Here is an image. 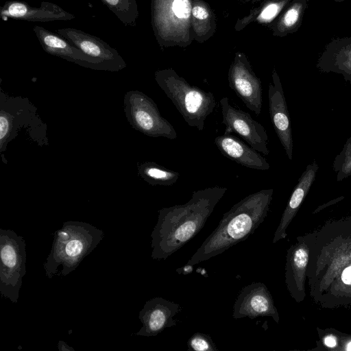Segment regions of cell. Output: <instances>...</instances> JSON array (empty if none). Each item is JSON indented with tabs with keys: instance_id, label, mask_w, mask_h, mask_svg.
Instances as JSON below:
<instances>
[{
	"instance_id": "obj_5",
	"label": "cell",
	"mask_w": 351,
	"mask_h": 351,
	"mask_svg": "<svg viewBox=\"0 0 351 351\" xmlns=\"http://www.w3.org/2000/svg\"><path fill=\"white\" fill-rule=\"evenodd\" d=\"M0 292L3 297L17 302L26 273L25 242L13 230H0Z\"/></svg>"
},
{
	"instance_id": "obj_28",
	"label": "cell",
	"mask_w": 351,
	"mask_h": 351,
	"mask_svg": "<svg viewBox=\"0 0 351 351\" xmlns=\"http://www.w3.org/2000/svg\"><path fill=\"white\" fill-rule=\"evenodd\" d=\"M324 343L328 347L333 348L336 346V339L331 335L326 336L324 338Z\"/></svg>"
},
{
	"instance_id": "obj_2",
	"label": "cell",
	"mask_w": 351,
	"mask_h": 351,
	"mask_svg": "<svg viewBox=\"0 0 351 351\" xmlns=\"http://www.w3.org/2000/svg\"><path fill=\"white\" fill-rule=\"evenodd\" d=\"M273 193L272 189H262L233 205L187 263L194 265L207 261L248 238L265 221Z\"/></svg>"
},
{
	"instance_id": "obj_4",
	"label": "cell",
	"mask_w": 351,
	"mask_h": 351,
	"mask_svg": "<svg viewBox=\"0 0 351 351\" xmlns=\"http://www.w3.org/2000/svg\"><path fill=\"white\" fill-rule=\"evenodd\" d=\"M156 81L186 123L202 131L216 105L213 94L189 84L172 70L156 73Z\"/></svg>"
},
{
	"instance_id": "obj_11",
	"label": "cell",
	"mask_w": 351,
	"mask_h": 351,
	"mask_svg": "<svg viewBox=\"0 0 351 351\" xmlns=\"http://www.w3.org/2000/svg\"><path fill=\"white\" fill-rule=\"evenodd\" d=\"M268 89L269 110L274 130L289 160L293 158V137L287 105L278 75H272Z\"/></svg>"
},
{
	"instance_id": "obj_15",
	"label": "cell",
	"mask_w": 351,
	"mask_h": 351,
	"mask_svg": "<svg viewBox=\"0 0 351 351\" xmlns=\"http://www.w3.org/2000/svg\"><path fill=\"white\" fill-rule=\"evenodd\" d=\"M215 143L223 155L243 167L262 171L270 167L260 152L232 134L224 133L217 136Z\"/></svg>"
},
{
	"instance_id": "obj_12",
	"label": "cell",
	"mask_w": 351,
	"mask_h": 351,
	"mask_svg": "<svg viewBox=\"0 0 351 351\" xmlns=\"http://www.w3.org/2000/svg\"><path fill=\"white\" fill-rule=\"evenodd\" d=\"M180 311L181 306L177 303L161 297L152 298L139 313L138 318L143 326L136 335L156 336L167 328L176 326L178 320L173 318Z\"/></svg>"
},
{
	"instance_id": "obj_31",
	"label": "cell",
	"mask_w": 351,
	"mask_h": 351,
	"mask_svg": "<svg viewBox=\"0 0 351 351\" xmlns=\"http://www.w3.org/2000/svg\"><path fill=\"white\" fill-rule=\"evenodd\" d=\"M338 1H343V0H338Z\"/></svg>"
},
{
	"instance_id": "obj_16",
	"label": "cell",
	"mask_w": 351,
	"mask_h": 351,
	"mask_svg": "<svg viewBox=\"0 0 351 351\" xmlns=\"http://www.w3.org/2000/svg\"><path fill=\"white\" fill-rule=\"evenodd\" d=\"M319 169L317 163L314 160L306 167L295 185L287 206L282 213L280 223L274 233L273 243H275L287 236V228L296 215L303 200L308 194L315 180Z\"/></svg>"
},
{
	"instance_id": "obj_20",
	"label": "cell",
	"mask_w": 351,
	"mask_h": 351,
	"mask_svg": "<svg viewBox=\"0 0 351 351\" xmlns=\"http://www.w3.org/2000/svg\"><path fill=\"white\" fill-rule=\"evenodd\" d=\"M125 25L134 26L138 17L136 0H101Z\"/></svg>"
},
{
	"instance_id": "obj_18",
	"label": "cell",
	"mask_w": 351,
	"mask_h": 351,
	"mask_svg": "<svg viewBox=\"0 0 351 351\" xmlns=\"http://www.w3.org/2000/svg\"><path fill=\"white\" fill-rule=\"evenodd\" d=\"M308 262V252L302 246L295 247L288 252L286 282L293 294L304 290V271Z\"/></svg>"
},
{
	"instance_id": "obj_27",
	"label": "cell",
	"mask_w": 351,
	"mask_h": 351,
	"mask_svg": "<svg viewBox=\"0 0 351 351\" xmlns=\"http://www.w3.org/2000/svg\"><path fill=\"white\" fill-rule=\"evenodd\" d=\"M342 280L347 285H351V267L344 269L341 276Z\"/></svg>"
},
{
	"instance_id": "obj_6",
	"label": "cell",
	"mask_w": 351,
	"mask_h": 351,
	"mask_svg": "<svg viewBox=\"0 0 351 351\" xmlns=\"http://www.w3.org/2000/svg\"><path fill=\"white\" fill-rule=\"evenodd\" d=\"M124 109L130 125L143 134L170 140L178 137L174 128L161 116L155 102L144 93L138 90L127 93Z\"/></svg>"
},
{
	"instance_id": "obj_8",
	"label": "cell",
	"mask_w": 351,
	"mask_h": 351,
	"mask_svg": "<svg viewBox=\"0 0 351 351\" xmlns=\"http://www.w3.org/2000/svg\"><path fill=\"white\" fill-rule=\"evenodd\" d=\"M56 32L84 53L105 66L107 71H117L126 66L117 49L97 36L73 27L57 29Z\"/></svg>"
},
{
	"instance_id": "obj_30",
	"label": "cell",
	"mask_w": 351,
	"mask_h": 351,
	"mask_svg": "<svg viewBox=\"0 0 351 351\" xmlns=\"http://www.w3.org/2000/svg\"><path fill=\"white\" fill-rule=\"evenodd\" d=\"M346 349L348 350H351V341L348 344Z\"/></svg>"
},
{
	"instance_id": "obj_3",
	"label": "cell",
	"mask_w": 351,
	"mask_h": 351,
	"mask_svg": "<svg viewBox=\"0 0 351 351\" xmlns=\"http://www.w3.org/2000/svg\"><path fill=\"white\" fill-rule=\"evenodd\" d=\"M104 234L91 224L67 221L56 231L52 247L44 263L45 275L66 276L75 270L100 243Z\"/></svg>"
},
{
	"instance_id": "obj_9",
	"label": "cell",
	"mask_w": 351,
	"mask_h": 351,
	"mask_svg": "<svg viewBox=\"0 0 351 351\" xmlns=\"http://www.w3.org/2000/svg\"><path fill=\"white\" fill-rule=\"evenodd\" d=\"M233 318L271 317L278 322L279 316L272 296L263 282H253L244 287L234 304Z\"/></svg>"
},
{
	"instance_id": "obj_13",
	"label": "cell",
	"mask_w": 351,
	"mask_h": 351,
	"mask_svg": "<svg viewBox=\"0 0 351 351\" xmlns=\"http://www.w3.org/2000/svg\"><path fill=\"white\" fill-rule=\"evenodd\" d=\"M0 15L3 21L12 19L27 22L70 21L75 17L58 5L51 2L42 1L40 5L36 8L17 0L6 1L1 8Z\"/></svg>"
},
{
	"instance_id": "obj_23",
	"label": "cell",
	"mask_w": 351,
	"mask_h": 351,
	"mask_svg": "<svg viewBox=\"0 0 351 351\" xmlns=\"http://www.w3.org/2000/svg\"><path fill=\"white\" fill-rule=\"evenodd\" d=\"M189 350L217 351L218 349L210 336L202 332L194 333L187 341Z\"/></svg>"
},
{
	"instance_id": "obj_26",
	"label": "cell",
	"mask_w": 351,
	"mask_h": 351,
	"mask_svg": "<svg viewBox=\"0 0 351 351\" xmlns=\"http://www.w3.org/2000/svg\"><path fill=\"white\" fill-rule=\"evenodd\" d=\"M193 16L199 20H204L209 16L208 10L203 6L195 5L191 10Z\"/></svg>"
},
{
	"instance_id": "obj_22",
	"label": "cell",
	"mask_w": 351,
	"mask_h": 351,
	"mask_svg": "<svg viewBox=\"0 0 351 351\" xmlns=\"http://www.w3.org/2000/svg\"><path fill=\"white\" fill-rule=\"evenodd\" d=\"M306 0H298L285 13L281 25L285 29L294 28L300 23L302 14L306 8Z\"/></svg>"
},
{
	"instance_id": "obj_17",
	"label": "cell",
	"mask_w": 351,
	"mask_h": 351,
	"mask_svg": "<svg viewBox=\"0 0 351 351\" xmlns=\"http://www.w3.org/2000/svg\"><path fill=\"white\" fill-rule=\"evenodd\" d=\"M317 66L323 73L341 74L346 82L351 83V43L326 49Z\"/></svg>"
},
{
	"instance_id": "obj_24",
	"label": "cell",
	"mask_w": 351,
	"mask_h": 351,
	"mask_svg": "<svg viewBox=\"0 0 351 351\" xmlns=\"http://www.w3.org/2000/svg\"><path fill=\"white\" fill-rule=\"evenodd\" d=\"M191 10V3L189 0H174L172 3V11L178 19H189Z\"/></svg>"
},
{
	"instance_id": "obj_1",
	"label": "cell",
	"mask_w": 351,
	"mask_h": 351,
	"mask_svg": "<svg viewBox=\"0 0 351 351\" xmlns=\"http://www.w3.org/2000/svg\"><path fill=\"white\" fill-rule=\"evenodd\" d=\"M227 190L220 186L200 189L186 203L159 210L151 234V257L165 260L196 236Z\"/></svg>"
},
{
	"instance_id": "obj_21",
	"label": "cell",
	"mask_w": 351,
	"mask_h": 351,
	"mask_svg": "<svg viewBox=\"0 0 351 351\" xmlns=\"http://www.w3.org/2000/svg\"><path fill=\"white\" fill-rule=\"evenodd\" d=\"M333 171L337 173V181L340 182L351 176V136L347 139L342 150L332 163Z\"/></svg>"
},
{
	"instance_id": "obj_10",
	"label": "cell",
	"mask_w": 351,
	"mask_h": 351,
	"mask_svg": "<svg viewBox=\"0 0 351 351\" xmlns=\"http://www.w3.org/2000/svg\"><path fill=\"white\" fill-rule=\"evenodd\" d=\"M228 83L246 107L259 115L263 104L261 81L243 60L237 59L232 65L228 74Z\"/></svg>"
},
{
	"instance_id": "obj_14",
	"label": "cell",
	"mask_w": 351,
	"mask_h": 351,
	"mask_svg": "<svg viewBox=\"0 0 351 351\" xmlns=\"http://www.w3.org/2000/svg\"><path fill=\"white\" fill-rule=\"evenodd\" d=\"M33 31L43 50L47 53L86 68L107 71L105 66L84 53L58 34L38 25L34 27Z\"/></svg>"
},
{
	"instance_id": "obj_7",
	"label": "cell",
	"mask_w": 351,
	"mask_h": 351,
	"mask_svg": "<svg viewBox=\"0 0 351 351\" xmlns=\"http://www.w3.org/2000/svg\"><path fill=\"white\" fill-rule=\"evenodd\" d=\"M219 104L221 108L222 123L226 126V134L234 132L245 141L250 146L263 155H268V136L265 128L251 115L232 106L227 97Z\"/></svg>"
},
{
	"instance_id": "obj_29",
	"label": "cell",
	"mask_w": 351,
	"mask_h": 351,
	"mask_svg": "<svg viewBox=\"0 0 351 351\" xmlns=\"http://www.w3.org/2000/svg\"><path fill=\"white\" fill-rule=\"evenodd\" d=\"M193 265L187 264L186 266H184L183 267L178 268L176 271L179 274H190L193 271Z\"/></svg>"
},
{
	"instance_id": "obj_19",
	"label": "cell",
	"mask_w": 351,
	"mask_h": 351,
	"mask_svg": "<svg viewBox=\"0 0 351 351\" xmlns=\"http://www.w3.org/2000/svg\"><path fill=\"white\" fill-rule=\"evenodd\" d=\"M139 176L151 185L171 186L180 178L178 172L167 169L154 162H145L138 167Z\"/></svg>"
},
{
	"instance_id": "obj_25",
	"label": "cell",
	"mask_w": 351,
	"mask_h": 351,
	"mask_svg": "<svg viewBox=\"0 0 351 351\" xmlns=\"http://www.w3.org/2000/svg\"><path fill=\"white\" fill-rule=\"evenodd\" d=\"M280 3H271L266 6L259 16L261 21H269L278 13L281 8Z\"/></svg>"
}]
</instances>
